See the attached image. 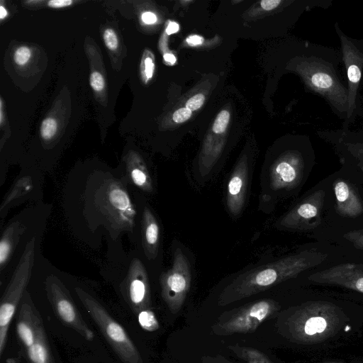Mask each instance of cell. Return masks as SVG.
<instances>
[{
	"label": "cell",
	"mask_w": 363,
	"mask_h": 363,
	"mask_svg": "<svg viewBox=\"0 0 363 363\" xmlns=\"http://www.w3.org/2000/svg\"><path fill=\"white\" fill-rule=\"evenodd\" d=\"M327 256L314 249L306 250L243 272L224 288L218 303L224 306L265 291L319 265Z\"/></svg>",
	"instance_id": "cell-1"
},
{
	"label": "cell",
	"mask_w": 363,
	"mask_h": 363,
	"mask_svg": "<svg viewBox=\"0 0 363 363\" xmlns=\"http://www.w3.org/2000/svg\"><path fill=\"white\" fill-rule=\"evenodd\" d=\"M307 53L301 61V74L311 91L323 98L334 114L345 121L348 109L347 85L339 65L341 52L320 45L306 43Z\"/></svg>",
	"instance_id": "cell-2"
},
{
	"label": "cell",
	"mask_w": 363,
	"mask_h": 363,
	"mask_svg": "<svg viewBox=\"0 0 363 363\" xmlns=\"http://www.w3.org/2000/svg\"><path fill=\"white\" fill-rule=\"evenodd\" d=\"M345 317L336 306L323 301L303 303L284 323L286 336L300 343L311 344L335 335Z\"/></svg>",
	"instance_id": "cell-3"
},
{
	"label": "cell",
	"mask_w": 363,
	"mask_h": 363,
	"mask_svg": "<svg viewBox=\"0 0 363 363\" xmlns=\"http://www.w3.org/2000/svg\"><path fill=\"white\" fill-rule=\"evenodd\" d=\"M77 296L103 335L123 363H143L136 347L124 328L91 296L76 288Z\"/></svg>",
	"instance_id": "cell-4"
},
{
	"label": "cell",
	"mask_w": 363,
	"mask_h": 363,
	"mask_svg": "<svg viewBox=\"0 0 363 363\" xmlns=\"http://www.w3.org/2000/svg\"><path fill=\"white\" fill-rule=\"evenodd\" d=\"M340 43V52L345 65L348 90V109L342 130H347L357 118L363 116L360 86L363 84V53L357 48L354 38L347 35L339 23L334 25Z\"/></svg>",
	"instance_id": "cell-5"
},
{
	"label": "cell",
	"mask_w": 363,
	"mask_h": 363,
	"mask_svg": "<svg viewBox=\"0 0 363 363\" xmlns=\"http://www.w3.org/2000/svg\"><path fill=\"white\" fill-rule=\"evenodd\" d=\"M35 238L27 242L23 255L1 299L0 355L6 346L10 323L28 284L34 264Z\"/></svg>",
	"instance_id": "cell-6"
},
{
	"label": "cell",
	"mask_w": 363,
	"mask_h": 363,
	"mask_svg": "<svg viewBox=\"0 0 363 363\" xmlns=\"http://www.w3.org/2000/svg\"><path fill=\"white\" fill-rule=\"evenodd\" d=\"M279 309L278 303L272 299L259 300L223 313L212 326V331L218 335L252 333Z\"/></svg>",
	"instance_id": "cell-7"
},
{
	"label": "cell",
	"mask_w": 363,
	"mask_h": 363,
	"mask_svg": "<svg viewBox=\"0 0 363 363\" xmlns=\"http://www.w3.org/2000/svg\"><path fill=\"white\" fill-rule=\"evenodd\" d=\"M191 274L186 257L180 248L174 252L171 268L160 277L162 297L172 313L182 308L190 289Z\"/></svg>",
	"instance_id": "cell-8"
},
{
	"label": "cell",
	"mask_w": 363,
	"mask_h": 363,
	"mask_svg": "<svg viewBox=\"0 0 363 363\" xmlns=\"http://www.w3.org/2000/svg\"><path fill=\"white\" fill-rule=\"evenodd\" d=\"M325 196L322 189L313 191L286 213L279 225L285 229L296 230L315 228L320 223Z\"/></svg>",
	"instance_id": "cell-9"
},
{
	"label": "cell",
	"mask_w": 363,
	"mask_h": 363,
	"mask_svg": "<svg viewBox=\"0 0 363 363\" xmlns=\"http://www.w3.org/2000/svg\"><path fill=\"white\" fill-rule=\"evenodd\" d=\"M101 203L113 225L119 229H132L135 211L126 191L118 183L113 182L105 186Z\"/></svg>",
	"instance_id": "cell-10"
},
{
	"label": "cell",
	"mask_w": 363,
	"mask_h": 363,
	"mask_svg": "<svg viewBox=\"0 0 363 363\" xmlns=\"http://www.w3.org/2000/svg\"><path fill=\"white\" fill-rule=\"evenodd\" d=\"M49 299L58 317L69 326L74 328L88 340H91L94 334L84 321L70 296L60 283L53 279L47 281Z\"/></svg>",
	"instance_id": "cell-11"
},
{
	"label": "cell",
	"mask_w": 363,
	"mask_h": 363,
	"mask_svg": "<svg viewBox=\"0 0 363 363\" xmlns=\"http://www.w3.org/2000/svg\"><path fill=\"white\" fill-rule=\"evenodd\" d=\"M308 279L318 284L343 286L363 294V264L345 263L316 272Z\"/></svg>",
	"instance_id": "cell-12"
},
{
	"label": "cell",
	"mask_w": 363,
	"mask_h": 363,
	"mask_svg": "<svg viewBox=\"0 0 363 363\" xmlns=\"http://www.w3.org/2000/svg\"><path fill=\"white\" fill-rule=\"evenodd\" d=\"M304 160L298 152L281 158L273 167L269 176L274 190H291L301 182L304 169Z\"/></svg>",
	"instance_id": "cell-13"
},
{
	"label": "cell",
	"mask_w": 363,
	"mask_h": 363,
	"mask_svg": "<svg viewBox=\"0 0 363 363\" xmlns=\"http://www.w3.org/2000/svg\"><path fill=\"white\" fill-rule=\"evenodd\" d=\"M125 281V291L130 303L136 311L147 309L150 303L148 278L138 259L132 261Z\"/></svg>",
	"instance_id": "cell-14"
},
{
	"label": "cell",
	"mask_w": 363,
	"mask_h": 363,
	"mask_svg": "<svg viewBox=\"0 0 363 363\" xmlns=\"http://www.w3.org/2000/svg\"><path fill=\"white\" fill-rule=\"evenodd\" d=\"M248 168L245 162H240L231 174L228 182L226 204L233 216L242 211L247 194Z\"/></svg>",
	"instance_id": "cell-15"
},
{
	"label": "cell",
	"mask_w": 363,
	"mask_h": 363,
	"mask_svg": "<svg viewBox=\"0 0 363 363\" xmlns=\"http://www.w3.org/2000/svg\"><path fill=\"white\" fill-rule=\"evenodd\" d=\"M336 208L344 217L354 218L363 213V203L354 186L347 181L337 179L333 184Z\"/></svg>",
	"instance_id": "cell-16"
},
{
	"label": "cell",
	"mask_w": 363,
	"mask_h": 363,
	"mask_svg": "<svg viewBox=\"0 0 363 363\" xmlns=\"http://www.w3.org/2000/svg\"><path fill=\"white\" fill-rule=\"evenodd\" d=\"M326 133L329 136L323 134L322 137L333 141L340 149L345 151L355 160L363 162V125L354 130L348 128Z\"/></svg>",
	"instance_id": "cell-17"
},
{
	"label": "cell",
	"mask_w": 363,
	"mask_h": 363,
	"mask_svg": "<svg viewBox=\"0 0 363 363\" xmlns=\"http://www.w3.org/2000/svg\"><path fill=\"white\" fill-rule=\"evenodd\" d=\"M142 237L144 250L149 259L156 257L160 243V226L152 211L144 208L142 220Z\"/></svg>",
	"instance_id": "cell-18"
},
{
	"label": "cell",
	"mask_w": 363,
	"mask_h": 363,
	"mask_svg": "<svg viewBox=\"0 0 363 363\" xmlns=\"http://www.w3.org/2000/svg\"><path fill=\"white\" fill-rule=\"evenodd\" d=\"M25 228L21 223L10 225L4 232L0 240V267L2 270L8 263L19 236Z\"/></svg>",
	"instance_id": "cell-19"
},
{
	"label": "cell",
	"mask_w": 363,
	"mask_h": 363,
	"mask_svg": "<svg viewBox=\"0 0 363 363\" xmlns=\"http://www.w3.org/2000/svg\"><path fill=\"white\" fill-rule=\"evenodd\" d=\"M128 173L132 183L138 189L148 193L153 191L151 177L143 163L135 160L130 161Z\"/></svg>",
	"instance_id": "cell-20"
},
{
	"label": "cell",
	"mask_w": 363,
	"mask_h": 363,
	"mask_svg": "<svg viewBox=\"0 0 363 363\" xmlns=\"http://www.w3.org/2000/svg\"><path fill=\"white\" fill-rule=\"evenodd\" d=\"M239 358L248 363H272L269 358L262 352L254 348L242 347L238 345L228 347Z\"/></svg>",
	"instance_id": "cell-21"
},
{
	"label": "cell",
	"mask_w": 363,
	"mask_h": 363,
	"mask_svg": "<svg viewBox=\"0 0 363 363\" xmlns=\"http://www.w3.org/2000/svg\"><path fill=\"white\" fill-rule=\"evenodd\" d=\"M32 187V180L28 176L19 179L13 185L11 190L7 194L1 205L2 211L10 202L28 193Z\"/></svg>",
	"instance_id": "cell-22"
},
{
	"label": "cell",
	"mask_w": 363,
	"mask_h": 363,
	"mask_svg": "<svg viewBox=\"0 0 363 363\" xmlns=\"http://www.w3.org/2000/svg\"><path fill=\"white\" fill-rule=\"evenodd\" d=\"M138 322L144 330L152 332L159 328L157 319L151 310L144 309L138 314Z\"/></svg>",
	"instance_id": "cell-23"
},
{
	"label": "cell",
	"mask_w": 363,
	"mask_h": 363,
	"mask_svg": "<svg viewBox=\"0 0 363 363\" xmlns=\"http://www.w3.org/2000/svg\"><path fill=\"white\" fill-rule=\"evenodd\" d=\"M141 74L145 83H147L153 75L155 64L151 54H144L141 62Z\"/></svg>",
	"instance_id": "cell-24"
},
{
	"label": "cell",
	"mask_w": 363,
	"mask_h": 363,
	"mask_svg": "<svg viewBox=\"0 0 363 363\" xmlns=\"http://www.w3.org/2000/svg\"><path fill=\"white\" fill-rule=\"evenodd\" d=\"M57 129V123L55 119L52 118H47L40 125V135L44 140L51 139L56 133Z\"/></svg>",
	"instance_id": "cell-25"
},
{
	"label": "cell",
	"mask_w": 363,
	"mask_h": 363,
	"mask_svg": "<svg viewBox=\"0 0 363 363\" xmlns=\"http://www.w3.org/2000/svg\"><path fill=\"white\" fill-rule=\"evenodd\" d=\"M230 119V113L228 111H221L217 116L213 125V131L216 133L220 134L223 133L228 124Z\"/></svg>",
	"instance_id": "cell-26"
},
{
	"label": "cell",
	"mask_w": 363,
	"mask_h": 363,
	"mask_svg": "<svg viewBox=\"0 0 363 363\" xmlns=\"http://www.w3.org/2000/svg\"><path fill=\"white\" fill-rule=\"evenodd\" d=\"M343 237L354 247L363 250V230H355L344 234Z\"/></svg>",
	"instance_id": "cell-27"
},
{
	"label": "cell",
	"mask_w": 363,
	"mask_h": 363,
	"mask_svg": "<svg viewBox=\"0 0 363 363\" xmlns=\"http://www.w3.org/2000/svg\"><path fill=\"white\" fill-rule=\"evenodd\" d=\"M30 55V50L26 46H22L15 51L13 59L17 65H24L29 60Z\"/></svg>",
	"instance_id": "cell-28"
},
{
	"label": "cell",
	"mask_w": 363,
	"mask_h": 363,
	"mask_svg": "<svg viewBox=\"0 0 363 363\" xmlns=\"http://www.w3.org/2000/svg\"><path fill=\"white\" fill-rule=\"evenodd\" d=\"M104 40L106 46L111 50H115L118 46V37L111 28H107L104 32Z\"/></svg>",
	"instance_id": "cell-29"
},
{
	"label": "cell",
	"mask_w": 363,
	"mask_h": 363,
	"mask_svg": "<svg viewBox=\"0 0 363 363\" xmlns=\"http://www.w3.org/2000/svg\"><path fill=\"white\" fill-rule=\"evenodd\" d=\"M90 85L96 91H101L105 86V80L100 72H94L90 76Z\"/></svg>",
	"instance_id": "cell-30"
},
{
	"label": "cell",
	"mask_w": 363,
	"mask_h": 363,
	"mask_svg": "<svg viewBox=\"0 0 363 363\" xmlns=\"http://www.w3.org/2000/svg\"><path fill=\"white\" fill-rule=\"evenodd\" d=\"M204 100L205 97L203 94H196L187 101L186 108L191 111L197 110L203 105Z\"/></svg>",
	"instance_id": "cell-31"
},
{
	"label": "cell",
	"mask_w": 363,
	"mask_h": 363,
	"mask_svg": "<svg viewBox=\"0 0 363 363\" xmlns=\"http://www.w3.org/2000/svg\"><path fill=\"white\" fill-rule=\"evenodd\" d=\"M191 116V111L187 108H181L177 110L172 116V118L176 123H183L187 121Z\"/></svg>",
	"instance_id": "cell-32"
},
{
	"label": "cell",
	"mask_w": 363,
	"mask_h": 363,
	"mask_svg": "<svg viewBox=\"0 0 363 363\" xmlns=\"http://www.w3.org/2000/svg\"><path fill=\"white\" fill-rule=\"evenodd\" d=\"M73 3L71 0H52L48 2L51 8L60 9L69 6Z\"/></svg>",
	"instance_id": "cell-33"
},
{
	"label": "cell",
	"mask_w": 363,
	"mask_h": 363,
	"mask_svg": "<svg viewBox=\"0 0 363 363\" xmlns=\"http://www.w3.org/2000/svg\"><path fill=\"white\" fill-rule=\"evenodd\" d=\"M202 363H233L221 356L210 357L205 356L202 358Z\"/></svg>",
	"instance_id": "cell-34"
},
{
	"label": "cell",
	"mask_w": 363,
	"mask_h": 363,
	"mask_svg": "<svg viewBox=\"0 0 363 363\" xmlns=\"http://www.w3.org/2000/svg\"><path fill=\"white\" fill-rule=\"evenodd\" d=\"M281 3V0H263L261 1V6L266 11H270L277 8Z\"/></svg>",
	"instance_id": "cell-35"
},
{
	"label": "cell",
	"mask_w": 363,
	"mask_h": 363,
	"mask_svg": "<svg viewBox=\"0 0 363 363\" xmlns=\"http://www.w3.org/2000/svg\"><path fill=\"white\" fill-rule=\"evenodd\" d=\"M142 20L145 24H153L157 21V17L155 13L147 11L142 14Z\"/></svg>",
	"instance_id": "cell-36"
},
{
	"label": "cell",
	"mask_w": 363,
	"mask_h": 363,
	"mask_svg": "<svg viewBox=\"0 0 363 363\" xmlns=\"http://www.w3.org/2000/svg\"><path fill=\"white\" fill-rule=\"evenodd\" d=\"M189 44L192 45L201 44L203 41V38L199 35H191L186 39Z\"/></svg>",
	"instance_id": "cell-37"
},
{
	"label": "cell",
	"mask_w": 363,
	"mask_h": 363,
	"mask_svg": "<svg viewBox=\"0 0 363 363\" xmlns=\"http://www.w3.org/2000/svg\"><path fill=\"white\" fill-rule=\"evenodd\" d=\"M179 26L175 22H170L166 28V33L168 35L174 33L179 30Z\"/></svg>",
	"instance_id": "cell-38"
},
{
	"label": "cell",
	"mask_w": 363,
	"mask_h": 363,
	"mask_svg": "<svg viewBox=\"0 0 363 363\" xmlns=\"http://www.w3.org/2000/svg\"><path fill=\"white\" fill-rule=\"evenodd\" d=\"M164 59L166 62H169L171 64H174L176 62L175 57L169 53L164 54Z\"/></svg>",
	"instance_id": "cell-39"
},
{
	"label": "cell",
	"mask_w": 363,
	"mask_h": 363,
	"mask_svg": "<svg viewBox=\"0 0 363 363\" xmlns=\"http://www.w3.org/2000/svg\"><path fill=\"white\" fill-rule=\"evenodd\" d=\"M354 43H356L357 48L362 51L363 53V39H354Z\"/></svg>",
	"instance_id": "cell-40"
},
{
	"label": "cell",
	"mask_w": 363,
	"mask_h": 363,
	"mask_svg": "<svg viewBox=\"0 0 363 363\" xmlns=\"http://www.w3.org/2000/svg\"><path fill=\"white\" fill-rule=\"evenodd\" d=\"M7 15V11L3 6H0V18L3 20Z\"/></svg>",
	"instance_id": "cell-41"
},
{
	"label": "cell",
	"mask_w": 363,
	"mask_h": 363,
	"mask_svg": "<svg viewBox=\"0 0 363 363\" xmlns=\"http://www.w3.org/2000/svg\"><path fill=\"white\" fill-rule=\"evenodd\" d=\"M0 109H1V114H0V123L1 124L2 123V121H3V101H2V99H1V102H0Z\"/></svg>",
	"instance_id": "cell-42"
},
{
	"label": "cell",
	"mask_w": 363,
	"mask_h": 363,
	"mask_svg": "<svg viewBox=\"0 0 363 363\" xmlns=\"http://www.w3.org/2000/svg\"><path fill=\"white\" fill-rule=\"evenodd\" d=\"M357 167L360 169V170L363 173V162L362 161H357Z\"/></svg>",
	"instance_id": "cell-43"
},
{
	"label": "cell",
	"mask_w": 363,
	"mask_h": 363,
	"mask_svg": "<svg viewBox=\"0 0 363 363\" xmlns=\"http://www.w3.org/2000/svg\"><path fill=\"white\" fill-rule=\"evenodd\" d=\"M328 363H337V362H328Z\"/></svg>",
	"instance_id": "cell-44"
}]
</instances>
